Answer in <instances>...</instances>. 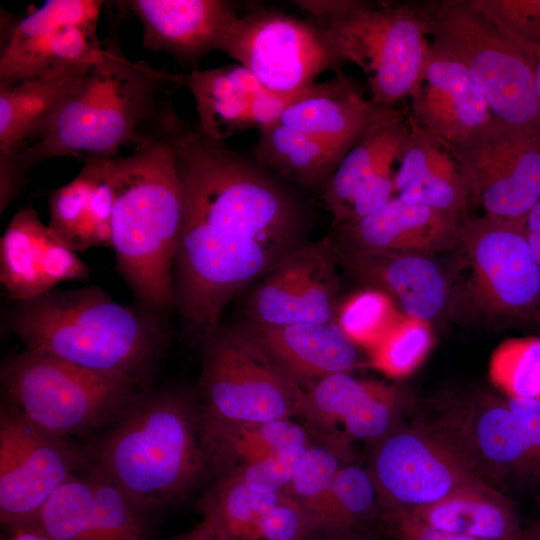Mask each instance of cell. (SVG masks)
Returning a JSON list of instances; mask_svg holds the SVG:
<instances>
[{"mask_svg": "<svg viewBox=\"0 0 540 540\" xmlns=\"http://www.w3.org/2000/svg\"><path fill=\"white\" fill-rule=\"evenodd\" d=\"M170 139L183 192L174 306L203 345L227 304L297 247L300 222L285 193L223 142L182 122Z\"/></svg>", "mask_w": 540, "mask_h": 540, "instance_id": "6da1fadb", "label": "cell"}, {"mask_svg": "<svg viewBox=\"0 0 540 540\" xmlns=\"http://www.w3.org/2000/svg\"><path fill=\"white\" fill-rule=\"evenodd\" d=\"M178 75L126 59L106 45L75 92L41 135L0 164V213L21 191L28 173L56 157L113 159L122 146L134 148L167 136L179 117L167 92Z\"/></svg>", "mask_w": 540, "mask_h": 540, "instance_id": "7a4b0ae2", "label": "cell"}, {"mask_svg": "<svg viewBox=\"0 0 540 540\" xmlns=\"http://www.w3.org/2000/svg\"><path fill=\"white\" fill-rule=\"evenodd\" d=\"M25 350L149 387L167 342L162 315L97 286L56 288L12 303L5 320Z\"/></svg>", "mask_w": 540, "mask_h": 540, "instance_id": "3957f363", "label": "cell"}, {"mask_svg": "<svg viewBox=\"0 0 540 540\" xmlns=\"http://www.w3.org/2000/svg\"><path fill=\"white\" fill-rule=\"evenodd\" d=\"M87 457L145 513L179 503L211 474L199 399L180 388H145Z\"/></svg>", "mask_w": 540, "mask_h": 540, "instance_id": "277c9868", "label": "cell"}, {"mask_svg": "<svg viewBox=\"0 0 540 540\" xmlns=\"http://www.w3.org/2000/svg\"><path fill=\"white\" fill-rule=\"evenodd\" d=\"M171 133L109 160L115 269L135 304L160 315L174 307L173 267L183 218Z\"/></svg>", "mask_w": 540, "mask_h": 540, "instance_id": "5b68a950", "label": "cell"}, {"mask_svg": "<svg viewBox=\"0 0 540 540\" xmlns=\"http://www.w3.org/2000/svg\"><path fill=\"white\" fill-rule=\"evenodd\" d=\"M308 12L338 64L365 74L371 100L393 107L409 97L430 45L416 5L361 0L295 1Z\"/></svg>", "mask_w": 540, "mask_h": 540, "instance_id": "8992f818", "label": "cell"}, {"mask_svg": "<svg viewBox=\"0 0 540 540\" xmlns=\"http://www.w3.org/2000/svg\"><path fill=\"white\" fill-rule=\"evenodd\" d=\"M0 378L5 403L64 439L110 426L147 388L25 349L2 364Z\"/></svg>", "mask_w": 540, "mask_h": 540, "instance_id": "52a82bcc", "label": "cell"}, {"mask_svg": "<svg viewBox=\"0 0 540 540\" xmlns=\"http://www.w3.org/2000/svg\"><path fill=\"white\" fill-rule=\"evenodd\" d=\"M416 7L430 43L467 69L494 118L540 131L533 64L473 0L424 1Z\"/></svg>", "mask_w": 540, "mask_h": 540, "instance_id": "ba28073f", "label": "cell"}, {"mask_svg": "<svg viewBox=\"0 0 540 540\" xmlns=\"http://www.w3.org/2000/svg\"><path fill=\"white\" fill-rule=\"evenodd\" d=\"M202 347L199 401L205 422L251 424L295 416L303 388L249 327H220Z\"/></svg>", "mask_w": 540, "mask_h": 540, "instance_id": "9c48e42d", "label": "cell"}, {"mask_svg": "<svg viewBox=\"0 0 540 540\" xmlns=\"http://www.w3.org/2000/svg\"><path fill=\"white\" fill-rule=\"evenodd\" d=\"M471 275V291L486 312L508 320L540 316V265L524 219L463 217L457 243Z\"/></svg>", "mask_w": 540, "mask_h": 540, "instance_id": "30bf717a", "label": "cell"}, {"mask_svg": "<svg viewBox=\"0 0 540 540\" xmlns=\"http://www.w3.org/2000/svg\"><path fill=\"white\" fill-rule=\"evenodd\" d=\"M383 511H413L485 481L433 428L398 425L373 445L367 465Z\"/></svg>", "mask_w": 540, "mask_h": 540, "instance_id": "8fae6325", "label": "cell"}, {"mask_svg": "<svg viewBox=\"0 0 540 540\" xmlns=\"http://www.w3.org/2000/svg\"><path fill=\"white\" fill-rule=\"evenodd\" d=\"M444 146L466 177L470 204L485 215L522 220L539 201L540 131L494 119L469 139Z\"/></svg>", "mask_w": 540, "mask_h": 540, "instance_id": "7c38bea8", "label": "cell"}, {"mask_svg": "<svg viewBox=\"0 0 540 540\" xmlns=\"http://www.w3.org/2000/svg\"><path fill=\"white\" fill-rule=\"evenodd\" d=\"M87 451L50 435L4 402L0 413V520L9 530L30 523L71 476Z\"/></svg>", "mask_w": 540, "mask_h": 540, "instance_id": "4fadbf2b", "label": "cell"}, {"mask_svg": "<svg viewBox=\"0 0 540 540\" xmlns=\"http://www.w3.org/2000/svg\"><path fill=\"white\" fill-rule=\"evenodd\" d=\"M268 91L291 94L339 64L311 21L274 11L237 15L220 49Z\"/></svg>", "mask_w": 540, "mask_h": 540, "instance_id": "5bb4252c", "label": "cell"}, {"mask_svg": "<svg viewBox=\"0 0 540 540\" xmlns=\"http://www.w3.org/2000/svg\"><path fill=\"white\" fill-rule=\"evenodd\" d=\"M102 4L51 0L18 21L2 44L0 88L97 61L105 50L96 32Z\"/></svg>", "mask_w": 540, "mask_h": 540, "instance_id": "9a60e30c", "label": "cell"}, {"mask_svg": "<svg viewBox=\"0 0 540 540\" xmlns=\"http://www.w3.org/2000/svg\"><path fill=\"white\" fill-rule=\"evenodd\" d=\"M147 519V513L88 462L24 526L54 540H146Z\"/></svg>", "mask_w": 540, "mask_h": 540, "instance_id": "2e32d148", "label": "cell"}, {"mask_svg": "<svg viewBox=\"0 0 540 540\" xmlns=\"http://www.w3.org/2000/svg\"><path fill=\"white\" fill-rule=\"evenodd\" d=\"M336 258L327 240L297 246L252 291L247 314L261 327L336 320L339 304Z\"/></svg>", "mask_w": 540, "mask_h": 540, "instance_id": "e0dca14e", "label": "cell"}, {"mask_svg": "<svg viewBox=\"0 0 540 540\" xmlns=\"http://www.w3.org/2000/svg\"><path fill=\"white\" fill-rule=\"evenodd\" d=\"M402 404L392 386L337 373L303 390L295 416L313 434L374 445L399 425Z\"/></svg>", "mask_w": 540, "mask_h": 540, "instance_id": "ac0fdd59", "label": "cell"}, {"mask_svg": "<svg viewBox=\"0 0 540 540\" xmlns=\"http://www.w3.org/2000/svg\"><path fill=\"white\" fill-rule=\"evenodd\" d=\"M90 267L45 225L32 206L20 207L0 240V282L12 303L84 282Z\"/></svg>", "mask_w": 540, "mask_h": 540, "instance_id": "d6986e66", "label": "cell"}, {"mask_svg": "<svg viewBox=\"0 0 540 540\" xmlns=\"http://www.w3.org/2000/svg\"><path fill=\"white\" fill-rule=\"evenodd\" d=\"M409 98L410 116L444 145L469 139L495 119L467 69L431 43Z\"/></svg>", "mask_w": 540, "mask_h": 540, "instance_id": "ffe728a7", "label": "cell"}, {"mask_svg": "<svg viewBox=\"0 0 540 540\" xmlns=\"http://www.w3.org/2000/svg\"><path fill=\"white\" fill-rule=\"evenodd\" d=\"M327 243L337 261L368 288L389 296L403 315L430 323L446 308L450 283L431 256L359 251Z\"/></svg>", "mask_w": 540, "mask_h": 540, "instance_id": "44dd1931", "label": "cell"}, {"mask_svg": "<svg viewBox=\"0 0 540 540\" xmlns=\"http://www.w3.org/2000/svg\"><path fill=\"white\" fill-rule=\"evenodd\" d=\"M463 217L394 196L362 218L336 225L329 244L359 251H391L431 256L456 246Z\"/></svg>", "mask_w": 540, "mask_h": 540, "instance_id": "7402d4cb", "label": "cell"}, {"mask_svg": "<svg viewBox=\"0 0 540 540\" xmlns=\"http://www.w3.org/2000/svg\"><path fill=\"white\" fill-rule=\"evenodd\" d=\"M449 427L434 429L482 476L484 469L502 476L539 480L534 460L505 399L486 398L459 413Z\"/></svg>", "mask_w": 540, "mask_h": 540, "instance_id": "603a6c76", "label": "cell"}, {"mask_svg": "<svg viewBox=\"0 0 540 540\" xmlns=\"http://www.w3.org/2000/svg\"><path fill=\"white\" fill-rule=\"evenodd\" d=\"M126 4L143 27V43L182 61H196L219 50L236 18L233 5L222 0H132Z\"/></svg>", "mask_w": 540, "mask_h": 540, "instance_id": "cb8c5ba5", "label": "cell"}, {"mask_svg": "<svg viewBox=\"0 0 540 540\" xmlns=\"http://www.w3.org/2000/svg\"><path fill=\"white\" fill-rule=\"evenodd\" d=\"M110 159H89L48 198L52 232L76 253L112 248L113 189Z\"/></svg>", "mask_w": 540, "mask_h": 540, "instance_id": "d4e9b609", "label": "cell"}, {"mask_svg": "<svg viewBox=\"0 0 540 540\" xmlns=\"http://www.w3.org/2000/svg\"><path fill=\"white\" fill-rule=\"evenodd\" d=\"M249 328L258 341L303 390L337 373H350L359 365V347L336 320Z\"/></svg>", "mask_w": 540, "mask_h": 540, "instance_id": "484cf974", "label": "cell"}, {"mask_svg": "<svg viewBox=\"0 0 540 540\" xmlns=\"http://www.w3.org/2000/svg\"><path fill=\"white\" fill-rule=\"evenodd\" d=\"M398 162L394 187L399 198L463 217L470 204V190L459 163L411 116Z\"/></svg>", "mask_w": 540, "mask_h": 540, "instance_id": "4316f807", "label": "cell"}, {"mask_svg": "<svg viewBox=\"0 0 540 540\" xmlns=\"http://www.w3.org/2000/svg\"><path fill=\"white\" fill-rule=\"evenodd\" d=\"M95 62L71 64L0 88V164L41 135Z\"/></svg>", "mask_w": 540, "mask_h": 540, "instance_id": "83f0119b", "label": "cell"}, {"mask_svg": "<svg viewBox=\"0 0 540 540\" xmlns=\"http://www.w3.org/2000/svg\"><path fill=\"white\" fill-rule=\"evenodd\" d=\"M380 107L365 99L340 75L306 87L279 123L348 152L368 130Z\"/></svg>", "mask_w": 540, "mask_h": 540, "instance_id": "f1b7e54d", "label": "cell"}, {"mask_svg": "<svg viewBox=\"0 0 540 540\" xmlns=\"http://www.w3.org/2000/svg\"><path fill=\"white\" fill-rule=\"evenodd\" d=\"M194 97L200 131L224 140L251 128L250 108L265 88L240 64L178 75Z\"/></svg>", "mask_w": 540, "mask_h": 540, "instance_id": "f546056e", "label": "cell"}, {"mask_svg": "<svg viewBox=\"0 0 540 540\" xmlns=\"http://www.w3.org/2000/svg\"><path fill=\"white\" fill-rule=\"evenodd\" d=\"M408 512L435 528L478 540H513L524 529L513 504L486 481Z\"/></svg>", "mask_w": 540, "mask_h": 540, "instance_id": "4dcf8cb0", "label": "cell"}, {"mask_svg": "<svg viewBox=\"0 0 540 540\" xmlns=\"http://www.w3.org/2000/svg\"><path fill=\"white\" fill-rule=\"evenodd\" d=\"M408 133L409 116L394 107H380L368 130L325 184L324 201L335 225L356 191L384 164L399 161Z\"/></svg>", "mask_w": 540, "mask_h": 540, "instance_id": "1f68e13d", "label": "cell"}, {"mask_svg": "<svg viewBox=\"0 0 540 540\" xmlns=\"http://www.w3.org/2000/svg\"><path fill=\"white\" fill-rule=\"evenodd\" d=\"M203 431L214 478L234 474L312 438V433L292 418L251 424L203 420Z\"/></svg>", "mask_w": 540, "mask_h": 540, "instance_id": "d6a6232c", "label": "cell"}, {"mask_svg": "<svg viewBox=\"0 0 540 540\" xmlns=\"http://www.w3.org/2000/svg\"><path fill=\"white\" fill-rule=\"evenodd\" d=\"M347 153L280 123L260 130L255 145L256 157L263 166L307 186L326 184Z\"/></svg>", "mask_w": 540, "mask_h": 540, "instance_id": "836d02e7", "label": "cell"}, {"mask_svg": "<svg viewBox=\"0 0 540 540\" xmlns=\"http://www.w3.org/2000/svg\"><path fill=\"white\" fill-rule=\"evenodd\" d=\"M350 461L349 442L312 433L287 492L309 515L313 531L335 530L332 485L338 470Z\"/></svg>", "mask_w": 540, "mask_h": 540, "instance_id": "e575fe53", "label": "cell"}, {"mask_svg": "<svg viewBox=\"0 0 540 540\" xmlns=\"http://www.w3.org/2000/svg\"><path fill=\"white\" fill-rule=\"evenodd\" d=\"M283 493L265 491L236 476H226L215 478L198 507L203 518L213 522L226 540H257L268 512Z\"/></svg>", "mask_w": 540, "mask_h": 540, "instance_id": "d590c367", "label": "cell"}, {"mask_svg": "<svg viewBox=\"0 0 540 540\" xmlns=\"http://www.w3.org/2000/svg\"><path fill=\"white\" fill-rule=\"evenodd\" d=\"M488 374L507 397L540 399V338L502 342L490 356Z\"/></svg>", "mask_w": 540, "mask_h": 540, "instance_id": "8d00e7d4", "label": "cell"}, {"mask_svg": "<svg viewBox=\"0 0 540 540\" xmlns=\"http://www.w3.org/2000/svg\"><path fill=\"white\" fill-rule=\"evenodd\" d=\"M434 342L430 323L402 315L370 351V364L390 378L412 374Z\"/></svg>", "mask_w": 540, "mask_h": 540, "instance_id": "74e56055", "label": "cell"}, {"mask_svg": "<svg viewBox=\"0 0 540 540\" xmlns=\"http://www.w3.org/2000/svg\"><path fill=\"white\" fill-rule=\"evenodd\" d=\"M402 315L389 296L367 288L339 305L336 322L359 348L370 351Z\"/></svg>", "mask_w": 540, "mask_h": 540, "instance_id": "f35d334b", "label": "cell"}, {"mask_svg": "<svg viewBox=\"0 0 540 540\" xmlns=\"http://www.w3.org/2000/svg\"><path fill=\"white\" fill-rule=\"evenodd\" d=\"M331 496L337 531L361 529L365 523L380 518L383 512L379 491L368 467L353 461L338 470Z\"/></svg>", "mask_w": 540, "mask_h": 540, "instance_id": "ab89813d", "label": "cell"}, {"mask_svg": "<svg viewBox=\"0 0 540 540\" xmlns=\"http://www.w3.org/2000/svg\"><path fill=\"white\" fill-rule=\"evenodd\" d=\"M533 64L540 47V0H473Z\"/></svg>", "mask_w": 540, "mask_h": 540, "instance_id": "60d3db41", "label": "cell"}, {"mask_svg": "<svg viewBox=\"0 0 540 540\" xmlns=\"http://www.w3.org/2000/svg\"><path fill=\"white\" fill-rule=\"evenodd\" d=\"M309 442L289 447L276 455L250 465L229 476H236L265 491L274 493L286 492Z\"/></svg>", "mask_w": 540, "mask_h": 540, "instance_id": "b9f144b4", "label": "cell"}, {"mask_svg": "<svg viewBox=\"0 0 540 540\" xmlns=\"http://www.w3.org/2000/svg\"><path fill=\"white\" fill-rule=\"evenodd\" d=\"M380 519L394 540H478L435 528L408 511L386 510Z\"/></svg>", "mask_w": 540, "mask_h": 540, "instance_id": "7bdbcfd3", "label": "cell"}, {"mask_svg": "<svg viewBox=\"0 0 540 540\" xmlns=\"http://www.w3.org/2000/svg\"><path fill=\"white\" fill-rule=\"evenodd\" d=\"M505 401L521 427L540 479V399L507 397Z\"/></svg>", "mask_w": 540, "mask_h": 540, "instance_id": "ee69618b", "label": "cell"}, {"mask_svg": "<svg viewBox=\"0 0 540 540\" xmlns=\"http://www.w3.org/2000/svg\"><path fill=\"white\" fill-rule=\"evenodd\" d=\"M304 89L291 94L275 93L264 89L251 104V128H257L260 131L279 123L285 110Z\"/></svg>", "mask_w": 540, "mask_h": 540, "instance_id": "f6af8a7d", "label": "cell"}, {"mask_svg": "<svg viewBox=\"0 0 540 540\" xmlns=\"http://www.w3.org/2000/svg\"><path fill=\"white\" fill-rule=\"evenodd\" d=\"M524 226L530 248L540 265V199L525 216Z\"/></svg>", "mask_w": 540, "mask_h": 540, "instance_id": "bcb514c9", "label": "cell"}, {"mask_svg": "<svg viewBox=\"0 0 540 540\" xmlns=\"http://www.w3.org/2000/svg\"><path fill=\"white\" fill-rule=\"evenodd\" d=\"M169 540H226L219 528L210 520L203 518L189 531Z\"/></svg>", "mask_w": 540, "mask_h": 540, "instance_id": "7dc6e473", "label": "cell"}, {"mask_svg": "<svg viewBox=\"0 0 540 540\" xmlns=\"http://www.w3.org/2000/svg\"><path fill=\"white\" fill-rule=\"evenodd\" d=\"M306 540H380L361 529L354 530H317L313 531Z\"/></svg>", "mask_w": 540, "mask_h": 540, "instance_id": "c3c4849f", "label": "cell"}, {"mask_svg": "<svg viewBox=\"0 0 540 540\" xmlns=\"http://www.w3.org/2000/svg\"><path fill=\"white\" fill-rule=\"evenodd\" d=\"M6 540H54L39 529L32 526H22L9 530Z\"/></svg>", "mask_w": 540, "mask_h": 540, "instance_id": "681fc988", "label": "cell"}, {"mask_svg": "<svg viewBox=\"0 0 540 540\" xmlns=\"http://www.w3.org/2000/svg\"><path fill=\"white\" fill-rule=\"evenodd\" d=\"M513 540H540V521L524 528L521 534Z\"/></svg>", "mask_w": 540, "mask_h": 540, "instance_id": "f907efd6", "label": "cell"}, {"mask_svg": "<svg viewBox=\"0 0 540 540\" xmlns=\"http://www.w3.org/2000/svg\"><path fill=\"white\" fill-rule=\"evenodd\" d=\"M534 79L537 96L540 102V47L537 51V55L534 62Z\"/></svg>", "mask_w": 540, "mask_h": 540, "instance_id": "816d5d0a", "label": "cell"}, {"mask_svg": "<svg viewBox=\"0 0 540 540\" xmlns=\"http://www.w3.org/2000/svg\"><path fill=\"white\" fill-rule=\"evenodd\" d=\"M540 317V316H539Z\"/></svg>", "mask_w": 540, "mask_h": 540, "instance_id": "f5cc1de1", "label": "cell"}]
</instances>
